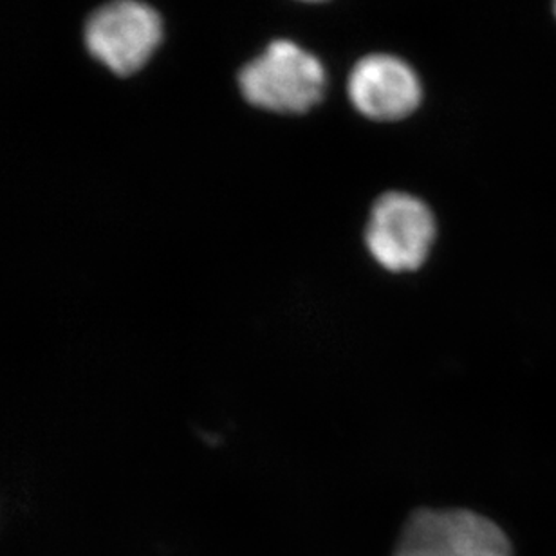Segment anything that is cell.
Masks as SVG:
<instances>
[{"mask_svg": "<svg viewBox=\"0 0 556 556\" xmlns=\"http://www.w3.org/2000/svg\"><path fill=\"white\" fill-rule=\"evenodd\" d=\"M438 226L432 210L413 193L387 192L370 210L367 250L392 274L421 268L432 250Z\"/></svg>", "mask_w": 556, "mask_h": 556, "instance_id": "3957f363", "label": "cell"}, {"mask_svg": "<svg viewBox=\"0 0 556 556\" xmlns=\"http://www.w3.org/2000/svg\"><path fill=\"white\" fill-rule=\"evenodd\" d=\"M349 98L359 113L378 122L407 118L421 103V81L413 67L392 54H370L349 76Z\"/></svg>", "mask_w": 556, "mask_h": 556, "instance_id": "5b68a950", "label": "cell"}, {"mask_svg": "<svg viewBox=\"0 0 556 556\" xmlns=\"http://www.w3.org/2000/svg\"><path fill=\"white\" fill-rule=\"evenodd\" d=\"M86 48L92 59L114 75L143 70L163 42V22L150 5L138 0H114L87 21Z\"/></svg>", "mask_w": 556, "mask_h": 556, "instance_id": "7a4b0ae2", "label": "cell"}, {"mask_svg": "<svg viewBox=\"0 0 556 556\" xmlns=\"http://www.w3.org/2000/svg\"><path fill=\"white\" fill-rule=\"evenodd\" d=\"M304 2H321V0H304Z\"/></svg>", "mask_w": 556, "mask_h": 556, "instance_id": "8992f818", "label": "cell"}, {"mask_svg": "<svg viewBox=\"0 0 556 556\" xmlns=\"http://www.w3.org/2000/svg\"><path fill=\"white\" fill-rule=\"evenodd\" d=\"M555 15H556V0H555Z\"/></svg>", "mask_w": 556, "mask_h": 556, "instance_id": "52a82bcc", "label": "cell"}, {"mask_svg": "<svg viewBox=\"0 0 556 556\" xmlns=\"http://www.w3.org/2000/svg\"><path fill=\"white\" fill-rule=\"evenodd\" d=\"M394 556H511L508 536L470 509H417Z\"/></svg>", "mask_w": 556, "mask_h": 556, "instance_id": "277c9868", "label": "cell"}, {"mask_svg": "<svg viewBox=\"0 0 556 556\" xmlns=\"http://www.w3.org/2000/svg\"><path fill=\"white\" fill-rule=\"evenodd\" d=\"M326 80V70L315 54L289 40H277L242 67L239 87L255 108L300 114L320 102Z\"/></svg>", "mask_w": 556, "mask_h": 556, "instance_id": "6da1fadb", "label": "cell"}]
</instances>
